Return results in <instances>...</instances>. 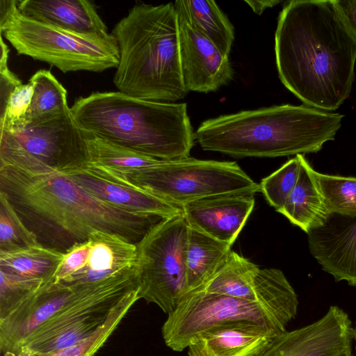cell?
Here are the masks:
<instances>
[{"mask_svg":"<svg viewBox=\"0 0 356 356\" xmlns=\"http://www.w3.org/2000/svg\"><path fill=\"white\" fill-rule=\"evenodd\" d=\"M0 191L44 247L65 252L100 231L137 244L165 219L131 213L90 195L1 132Z\"/></svg>","mask_w":356,"mask_h":356,"instance_id":"6da1fadb","label":"cell"},{"mask_svg":"<svg viewBox=\"0 0 356 356\" xmlns=\"http://www.w3.org/2000/svg\"><path fill=\"white\" fill-rule=\"evenodd\" d=\"M278 75L306 106L337 110L355 80L356 39L333 0L286 1L275 34Z\"/></svg>","mask_w":356,"mask_h":356,"instance_id":"7a4b0ae2","label":"cell"},{"mask_svg":"<svg viewBox=\"0 0 356 356\" xmlns=\"http://www.w3.org/2000/svg\"><path fill=\"white\" fill-rule=\"evenodd\" d=\"M343 117L306 105L273 106L207 120L195 138L204 150L236 157L316 153L334 140Z\"/></svg>","mask_w":356,"mask_h":356,"instance_id":"3957f363","label":"cell"},{"mask_svg":"<svg viewBox=\"0 0 356 356\" xmlns=\"http://www.w3.org/2000/svg\"><path fill=\"white\" fill-rule=\"evenodd\" d=\"M120 60L118 91L142 99L172 103L188 94L181 73L178 16L174 3H136L114 26Z\"/></svg>","mask_w":356,"mask_h":356,"instance_id":"277c9868","label":"cell"},{"mask_svg":"<svg viewBox=\"0 0 356 356\" xmlns=\"http://www.w3.org/2000/svg\"><path fill=\"white\" fill-rule=\"evenodd\" d=\"M71 111L86 132L154 159L188 157L194 145L186 103L145 100L120 91L97 92L76 99Z\"/></svg>","mask_w":356,"mask_h":356,"instance_id":"5b68a950","label":"cell"},{"mask_svg":"<svg viewBox=\"0 0 356 356\" xmlns=\"http://www.w3.org/2000/svg\"><path fill=\"white\" fill-rule=\"evenodd\" d=\"M0 32L18 54L45 62L64 73L117 68L120 53L111 33L86 35L23 15L16 0H1Z\"/></svg>","mask_w":356,"mask_h":356,"instance_id":"8992f818","label":"cell"},{"mask_svg":"<svg viewBox=\"0 0 356 356\" xmlns=\"http://www.w3.org/2000/svg\"><path fill=\"white\" fill-rule=\"evenodd\" d=\"M295 292L264 301H252L204 291L186 293L161 327L169 348L181 352L202 333L234 323L259 325L279 334L286 331L298 307Z\"/></svg>","mask_w":356,"mask_h":356,"instance_id":"52a82bcc","label":"cell"},{"mask_svg":"<svg viewBox=\"0 0 356 356\" xmlns=\"http://www.w3.org/2000/svg\"><path fill=\"white\" fill-rule=\"evenodd\" d=\"M76 286L72 300L33 331L20 347L37 353L56 352L93 333L123 297L139 289L138 264L114 276Z\"/></svg>","mask_w":356,"mask_h":356,"instance_id":"ba28073f","label":"cell"},{"mask_svg":"<svg viewBox=\"0 0 356 356\" xmlns=\"http://www.w3.org/2000/svg\"><path fill=\"white\" fill-rule=\"evenodd\" d=\"M124 181L180 207L210 196L255 194L260 191L259 184L234 161L200 160L189 156L161 160L151 168L128 176Z\"/></svg>","mask_w":356,"mask_h":356,"instance_id":"9c48e42d","label":"cell"},{"mask_svg":"<svg viewBox=\"0 0 356 356\" xmlns=\"http://www.w3.org/2000/svg\"><path fill=\"white\" fill-rule=\"evenodd\" d=\"M188 225L183 213L165 218L137 244L139 299L173 312L186 292L184 254Z\"/></svg>","mask_w":356,"mask_h":356,"instance_id":"30bf717a","label":"cell"},{"mask_svg":"<svg viewBox=\"0 0 356 356\" xmlns=\"http://www.w3.org/2000/svg\"><path fill=\"white\" fill-rule=\"evenodd\" d=\"M20 146L45 164L60 169L87 163L88 133L76 122L72 111L60 116L26 123L8 133Z\"/></svg>","mask_w":356,"mask_h":356,"instance_id":"8fae6325","label":"cell"},{"mask_svg":"<svg viewBox=\"0 0 356 356\" xmlns=\"http://www.w3.org/2000/svg\"><path fill=\"white\" fill-rule=\"evenodd\" d=\"M354 328L336 305L318 321L279 336L260 356H352Z\"/></svg>","mask_w":356,"mask_h":356,"instance_id":"7c38bea8","label":"cell"},{"mask_svg":"<svg viewBox=\"0 0 356 356\" xmlns=\"http://www.w3.org/2000/svg\"><path fill=\"white\" fill-rule=\"evenodd\" d=\"M177 16L181 69L188 92L207 93L227 84L234 76L228 56L181 14Z\"/></svg>","mask_w":356,"mask_h":356,"instance_id":"4fadbf2b","label":"cell"},{"mask_svg":"<svg viewBox=\"0 0 356 356\" xmlns=\"http://www.w3.org/2000/svg\"><path fill=\"white\" fill-rule=\"evenodd\" d=\"M90 195L111 206L135 213L165 218L182 213L172 204L127 181L111 179L83 163L58 169Z\"/></svg>","mask_w":356,"mask_h":356,"instance_id":"5bb4252c","label":"cell"},{"mask_svg":"<svg viewBox=\"0 0 356 356\" xmlns=\"http://www.w3.org/2000/svg\"><path fill=\"white\" fill-rule=\"evenodd\" d=\"M76 287L52 279L44 282L6 318L0 319L1 354L16 352L33 331L72 300Z\"/></svg>","mask_w":356,"mask_h":356,"instance_id":"9a60e30c","label":"cell"},{"mask_svg":"<svg viewBox=\"0 0 356 356\" xmlns=\"http://www.w3.org/2000/svg\"><path fill=\"white\" fill-rule=\"evenodd\" d=\"M252 193H236L199 199L181 207L188 226L232 245L254 206Z\"/></svg>","mask_w":356,"mask_h":356,"instance_id":"2e32d148","label":"cell"},{"mask_svg":"<svg viewBox=\"0 0 356 356\" xmlns=\"http://www.w3.org/2000/svg\"><path fill=\"white\" fill-rule=\"evenodd\" d=\"M307 236L309 252L322 269L336 282L356 287V216L332 213Z\"/></svg>","mask_w":356,"mask_h":356,"instance_id":"e0dca14e","label":"cell"},{"mask_svg":"<svg viewBox=\"0 0 356 356\" xmlns=\"http://www.w3.org/2000/svg\"><path fill=\"white\" fill-rule=\"evenodd\" d=\"M280 335L254 323L225 324L197 337L188 356H260Z\"/></svg>","mask_w":356,"mask_h":356,"instance_id":"ac0fdd59","label":"cell"},{"mask_svg":"<svg viewBox=\"0 0 356 356\" xmlns=\"http://www.w3.org/2000/svg\"><path fill=\"white\" fill-rule=\"evenodd\" d=\"M90 251L86 266L65 280L68 285L92 283L114 276L137 264V246L119 235L100 231L88 237Z\"/></svg>","mask_w":356,"mask_h":356,"instance_id":"d6986e66","label":"cell"},{"mask_svg":"<svg viewBox=\"0 0 356 356\" xmlns=\"http://www.w3.org/2000/svg\"><path fill=\"white\" fill-rule=\"evenodd\" d=\"M17 8L25 17L66 31L86 35L108 33L90 1L23 0L17 1Z\"/></svg>","mask_w":356,"mask_h":356,"instance_id":"ffe728a7","label":"cell"},{"mask_svg":"<svg viewBox=\"0 0 356 356\" xmlns=\"http://www.w3.org/2000/svg\"><path fill=\"white\" fill-rule=\"evenodd\" d=\"M279 213L307 234L323 226L332 214L318 188L314 170L303 154H300L297 182Z\"/></svg>","mask_w":356,"mask_h":356,"instance_id":"44dd1931","label":"cell"},{"mask_svg":"<svg viewBox=\"0 0 356 356\" xmlns=\"http://www.w3.org/2000/svg\"><path fill=\"white\" fill-rule=\"evenodd\" d=\"M87 133L86 165L111 179L124 181L161 161Z\"/></svg>","mask_w":356,"mask_h":356,"instance_id":"7402d4cb","label":"cell"},{"mask_svg":"<svg viewBox=\"0 0 356 356\" xmlns=\"http://www.w3.org/2000/svg\"><path fill=\"white\" fill-rule=\"evenodd\" d=\"M231 247L188 226L184 254L186 293L200 289L214 275L227 259Z\"/></svg>","mask_w":356,"mask_h":356,"instance_id":"603a6c76","label":"cell"},{"mask_svg":"<svg viewBox=\"0 0 356 356\" xmlns=\"http://www.w3.org/2000/svg\"><path fill=\"white\" fill-rule=\"evenodd\" d=\"M258 269V266L248 259L231 250L214 275L193 291L218 293L252 301L272 300L264 298L261 283L256 275Z\"/></svg>","mask_w":356,"mask_h":356,"instance_id":"cb8c5ba5","label":"cell"},{"mask_svg":"<svg viewBox=\"0 0 356 356\" xmlns=\"http://www.w3.org/2000/svg\"><path fill=\"white\" fill-rule=\"evenodd\" d=\"M176 10L188 24L202 33L221 53L229 56L234 40V29L216 1L211 0H178Z\"/></svg>","mask_w":356,"mask_h":356,"instance_id":"d4e9b609","label":"cell"},{"mask_svg":"<svg viewBox=\"0 0 356 356\" xmlns=\"http://www.w3.org/2000/svg\"><path fill=\"white\" fill-rule=\"evenodd\" d=\"M65 252L42 245L0 251V270L21 277L42 280L54 279Z\"/></svg>","mask_w":356,"mask_h":356,"instance_id":"484cf974","label":"cell"},{"mask_svg":"<svg viewBox=\"0 0 356 356\" xmlns=\"http://www.w3.org/2000/svg\"><path fill=\"white\" fill-rule=\"evenodd\" d=\"M29 81L33 85V94L25 124L46 121L71 110L67 104L66 89L50 71L40 70Z\"/></svg>","mask_w":356,"mask_h":356,"instance_id":"4316f807","label":"cell"},{"mask_svg":"<svg viewBox=\"0 0 356 356\" xmlns=\"http://www.w3.org/2000/svg\"><path fill=\"white\" fill-rule=\"evenodd\" d=\"M138 290L132 291L123 297L104 323L91 334L58 351L38 354L42 356H94L115 330L130 308L139 300Z\"/></svg>","mask_w":356,"mask_h":356,"instance_id":"83f0119b","label":"cell"},{"mask_svg":"<svg viewBox=\"0 0 356 356\" xmlns=\"http://www.w3.org/2000/svg\"><path fill=\"white\" fill-rule=\"evenodd\" d=\"M314 176L331 213L356 216V177L322 174Z\"/></svg>","mask_w":356,"mask_h":356,"instance_id":"f1b7e54d","label":"cell"},{"mask_svg":"<svg viewBox=\"0 0 356 356\" xmlns=\"http://www.w3.org/2000/svg\"><path fill=\"white\" fill-rule=\"evenodd\" d=\"M38 245L40 243L35 234L25 225L6 195L0 191V251Z\"/></svg>","mask_w":356,"mask_h":356,"instance_id":"f546056e","label":"cell"},{"mask_svg":"<svg viewBox=\"0 0 356 356\" xmlns=\"http://www.w3.org/2000/svg\"><path fill=\"white\" fill-rule=\"evenodd\" d=\"M300 169V154L287 161L279 169L261 179L260 191L268 204L279 212L294 188Z\"/></svg>","mask_w":356,"mask_h":356,"instance_id":"4dcf8cb0","label":"cell"},{"mask_svg":"<svg viewBox=\"0 0 356 356\" xmlns=\"http://www.w3.org/2000/svg\"><path fill=\"white\" fill-rule=\"evenodd\" d=\"M44 282L0 270V319L6 318Z\"/></svg>","mask_w":356,"mask_h":356,"instance_id":"1f68e13d","label":"cell"},{"mask_svg":"<svg viewBox=\"0 0 356 356\" xmlns=\"http://www.w3.org/2000/svg\"><path fill=\"white\" fill-rule=\"evenodd\" d=\"M33 87L31 82L17 86L10 95L4 113L0 115V130L13 132L24 126L31 104Z\"/></svg>","mask_w":356,"mask_h":356,"instance_id":"d6a6232c","label":"cell"},{"mask_svg":"<svg viewBox=\"0 0 356 356\" xmlns=\"http://www.w3.org/2000/svg\"><path fill=\"white\" fill-rule=\"evenodd\" d=\"M90 248V242L88 239L68 249L54 274V280L63 281L82 269L87 263Z\"/></svg>","mask_w":356,"mask_h":356,"instance_id":"836d02e7","label":"cell"},{"mask_svg":"<svg viewBox=\"0 0 356 356\" xmlns=\"http://www.w3.org/2000/svg\"><path fill=\"white\" fill-rule=\"evenodd\" d=\"M0 58V95H1V115L6 109L8 99L13 90L19 85L22 84L18 79L8 68V58L9 49L5 43L1 44Z\"/></svg>","mask_w":356,"mask_h":356,"instance_id":"e575fe53","label":"cell"},{"mask_svg":"<svg viewBox=\"0 0 356 356\" xmlns=\"http://www.w3.org/2000/svg\"><path fill=\"white\" fill-rule=\"evenodd\" d=\"M346 26L356 39V0H333Z\"/></svg>","mask_w":356,"mask_h":356,"instance_id":"d590c367","label":"cell"},{"mask_svg":"<svg viewBox=\"0 0 356 356\" xmlns=\"http://www.w3.org/2000/svg\"><path fill=\"white\" fill-rule=\"evenodd\" d=\"M245 2L257 14L261 15L266 8H271L280 3V1L263 0V1H247Z\"/></svg>","mask_w":356,"mask_h":356,"instance_id":"8d00e7d4","label":"cell"},{"mask_svg":"<svg viewBox=\"0 0 356 356\" xmlns=\"http://www.w3.org/2000/svg\"><path fill=\"white\" fill-rule=\"evenodd\" d=\"M1 356H42L34 353L29 348L22 346L16 352H7L1 355Z\"/></svg>","mask_w":356,"mask_h":356,"instance_id":"74e56055","label":"cell"},{"mask_svg":"<svg viewBox=\"0 0 356 356\" xmlns=\"http://www.w3.org/2000/svg\"><path fill=\"white\" fill-rule=\"evenodd\" d=\"M354 341L355 342V349H356V327L354 328Z\"/></svg>","mask_w":356,"mask_h":356,"instance_id":"f35d334b","label":"cell"},{"mask_svg":"<svg viewBox=\"0 0 356 356\" xmlns=\"http://www.w3.org/2000/svg\"><path fill=\"white\" fill-rule=\"evenodd\" d=\"M352 356H354V355H352Z\"/></svg>","mask_w":356,"mask_h":356,"instance_id":"ab89813d","label":"cell"}]
</instances>
